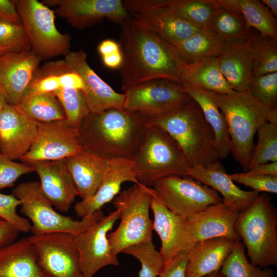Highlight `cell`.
Masks as SVG:
<instances>
[{
    "instance_id": "9a60e30c",
    "label": "cell",
    "mask_w": 277,
    "mask_h": 277,
    "mask_svg": "<svg viewBox=\"0 0 277 277\" xmlns=\"http://www.w3.org/2000/svg\"><path fill=\"white\" fill-rule=\"evenodd\" d=\"M82 149L78 131L66 120L38 123L32 145L19 160L31 165L39 162L66 159Z\"/></svg>"
},
{
    "instance_id": "ac0fdd59",
    "label": "cell",
    "mask_w": 277,
    "mask_h": 277,
    "mask_svg": "<svg viewBox=\"0 0 277 277\" xmlns=\"http://www.w3.org/2000/svg\"><path fill=\"white\" fill-rule=\"evenodd\" d=\"M64 60L83 80L85 86L83 92L90 113L110 108L124 109L125 94L115 91L98 76L88 63L84 50L70 51Z\"/></svg>"
},
{
    "instance_id": "3957f363",
    "label": "cell",
    "mask_w": 277,
    "mask_h": 277,
    "mask_svg": "<svg viewBox=\"0 0 277 277\" xmlns=\"http://www.w3.org/2000/svg\"><path fill=\"white\" fill-rule=\"evenodd\" d=\"M166 131L184 153L189 167L219 161L215 135L199 105L192 99L160 119L149 121Z\"/></svg>"
},
{
    "instance_id": "4316f807",
    "label": "cell",
    "mask_w": 277,
    "mask_h": 277,
    "mask_svg": "<svg viewBox=\"0 0 277 277\" xmlns=\"http://www.w3.org/2000/svg\"><path fill=\"white\" fill-rule=\"evenodd\" d=\"M0 277H47L29 236L0 248Z\"/></svg>"
},
{
    "instance_id": "8fae6325",
    "label": "cell",
    "mask_w": 277,
    "mask_h": 277,
    "mask_svg": "<svg viewBox=\"0 0 277 277\" xmlns=\"http://www.w3.org/2000/svg\"><path fill=\"white\" fill-rule=\"evenodd\" d=\"M152 188L171 212L186 219L223 202L214 189L190 176H168L156 181Z\"/></svg>"
},
{
    "instance_id": "11a10c76",
    "label": "cell",
    "mask_w": 277,
    "mask_h": 277,
    "mask_svg": "<svg viewBox=\"0 0 277 277\" xmlns=\"http://www.w3.org/2000/svg\"><path fill=\"white\" fill-rule=\"evenodd\" d=\"M268 122L277 126V109L268 110Z\"/></svg>"
},
{
    "instance_id": "4dcf8cb0",
    "label": "cell",
    "mask_w": 277,
    "mask_h": 277,
    "mask_svg": "<svg viewBox=\"0 0 277 277\" xmlns=\"http://www.w3.org/2000/svg\"><path fill=\"white\" fill-rule=\"evenodd\" d=\"M182 83L197 86L219 94H229L235 91L221 72L217 57H207L187 63Z\"/></svg>"
},
{
    "instance_id": "6f0895ef",
    "label": "cell",
    "mask_w": 277,
    "mask_h": 277,
    "mask_svg": "<svg viewBox=\"0 0 277 277\" xmlns=\"http://www.w3.org/2000/svg\"><path fill=\"white\" fill-rule=\"evenodd\" d=\"M203 277H223L220 271L210 273Z\"/></svg>"
},
{
    "instance_id": "44dd1931",
    "label": "cell",
    "mask_w": 277,
    "mask_h": 277,
    "mask_svg": "<svg viewBox=\"0 0 277 277\" xmlns=\"http://www.w3.org/2000/svg\"><path fill=\"white\" fill-rule=\"evenodd\" d=\"M31 166L39 179L46 197L60 211H68L78 194L66 159L39 162Z\"/></svg>"
},
{
    "instance_id": "ab89813d",
    "label": "cell",
    "mask_w": 277,
    "mask_h": 277,
    "mask_svg": "<svg viewBox=\"0 0 277 277\" xmlns=\"http://www.w3.org/2000/svg\"><path fill=\"white\" fill-rule=\"evenodd\" d=\"M53 93L63 109L66 122L78 131L83 120L90 113L83 91L63 88Z\"/></svg>"
},
{
    "instance_id": "2e32d148",
    "label": "cell",
    "mask_w": 277,
    "mask_h": 277,
    "mask_svg": "<svg viewBox=\"0 0 277 277\" xmlns=\"http://www.w3.org/2000/svg\"><path fill=\"white\" fill-rule=\"evenodd\" d=\"M150 209L154 216L153 230L160 238V252L166 264L180 253L188 252L195 242L187 219L171 212L154 189Z\"/></svg>"
},
{
    "instance_id": "603a6c76",
    "label": "cell",
    "mask_w": 277,
    "mask_h": 277,
    "mask_svg": "<svg viewBox=\"0 0 277 277\" xmlns=\"http://www.w3.org/2000/svg\"><path fill=\"white\" fill-rule=\"evenodd\" d=\"M187 176L214 189L223 196V203L239 212L249 207L260 194L238 187L219 161L206 166L189 167Z\"/></svg>"
},
{
    "instance_id": "ba28073f",
    "label": "cell",
    "mask_w": 277,
    "mask_h": 277,
    "mask_svg": "<svg viewBox=\"0 0 277 277\" xmlns=\"http://www.w3.org/2000/svg\"><path fill=\"white\" fill-rule=\"evenodd\" d=\"M12 194L20 201V211L29 221L32 235L65 232L77 235L104 216L102 210L80 221L62 215L53 208L38 181L21 183L13 188Z\"/></svg>"
},
{
    "instance_id": "30bf717a",
    "label": "cell",
    "mask_w": 277,
    "mask_h": 277,
    "mask_svg": "<svg viewBox=\"0 0 277 277\" xmlns=\"http://www.w3.org/2000/svg\"><path fill=\"white\" fill-rule=\"evenodd\" d=\"M124 93V109L138 112L150 121L170 114L192 99L182 83L167 78H155L137 84Z\"/></svg>"
},
{
    "instance_id": "6da1fadb",
    "label": "cell",
    "mask_w": 277,
    "mask_h": 277,
    "mask_svg": "<svg viewBox=\"0 0 277 277\" xmlns=\"http://www.w3.org/2000/svg\"><path fill=\"white\" fill-rule=\"evenodd\" d=\"M120 25L118 44L123 62L120 70L123 92L137 84L155 78L182 83L187 63L171 44L130 17Z\"/></svg>"
},
{
    "instance_id": "ffe728a7",
    "label": "cell",
    "mask_w": 277,
    "mask_h": 277,
    "mask_svg": "<svg viewBox=\"0 0 277 277\" xmlns=\"http://www.w3.org/2000/svg\"><path fill=\"white\" fill-rule=\"evenodd\" d=\"M37 125L16 106L7 104L0 114V152L12 160H19L31 146Z\"/></svg>"
},
{
    "instance_id": "5b68a950",
    "label": "cell",
    "mask_w": 277,
    "mask_h": 277,
    "mask_svg": "<svg viewBox=\"0 0 277 277\" xmlns=\"http://www.w3.org/2000/svg\"><path fill=\"white\" fill-rule=\"evenodd\" d=\"M276 226L277 210L266 193L239 212L234 229L253 265L263 268L277 265Z\"/></svg>"
},
{
    "instance_id": "cb8c5ba5",
    "label": "cell",
    "mask_w": 277,
    "mask_h": 277,
    "mask_svg": "<svg viewBox=\"0 0 277 277\" xmlns=\"http://www.w3.org/2000/svg\"><path fill=\"white\" fill-rule=\"evenodd\" d=\"M239 213L222 202L208 206L188 217L187 221L195 243L220 237L240 240L234 229Z\"/></svg>"
},
{
    "instance_id": "680465c9",
    "label": "cell",
    "mask_w": 277,
    "mask_h": 277,
    "mask_svg": "<svg viewBox=\"0 0 277 277\" xmlns=\"http://www.w3.org/2000/svg\"><path fill=\"white\" fill-rule=\"evenodd\" d=\"M4 53L5 52L0 51V55H2V54Z\"/></svg>"
},
{
    "instance_id": "d4e9b609",
    "label": "cell",
    "mask_w": 277,
    "mask_h": 277,
    "mask_svg": "<svg viewBox=\"0 0 277 277\" xmlns=\"http://www.w3.org/2000/svg\"><path fill=\"white\" fill-rule=\"evenodd\" d=\"M254 38L224 43L217 57L221 72L235 91H248L252 77Z\"/></svg>"
},
{
    "instance_id": "bcb514c9",
    "label": "cell",
    "mask_w": 277,
    "mask_h": 277,
    "mask_svg": "<svg viewBox=\"0 0 277 277\" xmlns=\"http://www.w3.org/2000/svg\"><path fill=\"white\" fill-rule=\"evenodd\" d=\"M229 176L234 182L249 187L259 193H277V175L250 174L244 172Z\"/></svg>"
},
{
    "instance_id": "7bdbcfd3",
    "label": "cell",
    "mask_w": 277,
    "mask_h": 277,
    "mask_svg": "<svg viewBox=\"0 0 277 277\" xmlns=\"http://www.w3.org/2000/svg\"><path fill=\"white\" fill-rule=\"evenodd\" d=\"M31 45L22 24L0 19V51L4 52L31 50Z\"/></svg>"
},
{
    "instance_id": "4fadbf2b",
    "label": "cell",
    "mask_w": 277,
    "mask_h": 277,
    "mask_svg": "<svg viewBox=\"0 0 277 277\" xmlns=\"http://www.w3.org/2000/svg\"><path fill=\"white\" fill-rule=\"evenodd\" d=\"M73 234L54 232L29 237L47 277H85Z\"/></svg>"
},
{
    "instance_id": "52a82bcc",
    "label": "cell",
    "mask_w": 277,
    "mask_h": 277,
    "mask_svg": "<svg viewBox=\"0 0 277 277\" xmlns=\"http://www.w3.org/2000/svg\"><path fill=\"white\" fill-rule=\"evenodd\" d=\"M153 189L135 184L119 193L112 203L120 212L117 228L108 234L112 253L117 255L126 248L144 241L152 239L153 221L149 210Z\"/></svg>"
},
{
    "instance_id": "b9f144b4",
    "label": "cell",
    "mask_w": 277,
    "mask_h": 277,
    "mask_svg": "<svg viewBox=\"0 0 277 277\" xmlns=\"http://www.w3.org/2000/svg\"><path fill=\"white\" fill-rule=\"evenodd\" d=\"M248 91L267 110L277 109V72L252 76Z\"/></svg>"
},
{
    "instance_id": "e0dca14e",
    "label": "cell",
    "mask_w": 277,
    "mask_h": 277,
    "mask_svg": "<svg viewBox=\"0 0 277 277\" xmlns=\"http://www.w3.org/2000/svg\"><path fill=\"white\" fill-rule=\"evenodd\" d=\"M47 6H56V14L72 26L83 29L104 18L121 24L130 17L121 0H46Z\"/></svg>"
},
{
    "instance_id": "e575fe53",
    "label": "cell",
    "mask_w": 277,
    "mask_h": 277,
    "mask_svg": "<svg viewBox=\"0 0 277 277\" xmlns=\"http://www.w3.org/2000/svg\"><path fill=\"white\" fill-rule=\"evenodd\" d=\"M16 107L28 118L38 123L66 120L63 109L53 93L24 97Z\"/></svg>"
},
{
    "instance_id": "f907efd6",
    "label": "cell",
    "mask_w": 277,
    "mask_h": 277,
    "mask_svg": "<svg viewBox=\"0 0 277 277\" xmlns=\"http://www.w3.org/2000/svg\"><path fill=\"white\" fill-rule=\"evenodd\" d=\"M245 172L250 174L277 175V162L259 164Z\"/></svg>"
},
{
    "instance_id": "ee69618b",
    "label": "cell",
    "mask_w": 277,
    "mask_h": 277,
    "mask_svg": "<svg viewBox=\"0 0 277 277\" xmlns=\"http://www.w3.org/2000/svg\"><path fill=\"white\" fill-rule=\"evenodd\" d=\"M21 202L14 195L0 193V218L9 223L19 232L30 231L31 224L25 217L20 216L16 209Z\"/></svg>"
},
{
    "instance_id": "7a4b0ae2",
    "label": "cell",
    "mask_w": 277,
    "mask_h": 277,
    "mask_svg": "<svg viewBox=\"0 0 277 277\" xmlns=\"http://www.w3.org/2000/svg\"><path fill=\"white\" fill-rule=\"evenodd\" d=\"M142 114L110 108L89 113L78 130L82 149L107 160L132 159L149 126Z\"/></svg>"
},
{
    "instance_id": "7dc6e473",
    "label": "cell",
    "mask_w": 277,
    "mask_h": 277,
    "mask_svg": "<svg viewBox=\"0 0 277 277\" xmlns=\"http://www.w3.org/2000/svg\"><path fill=\"white\" fill-rule=\"evenodd\" d=\"M188 252L180 253L169 263L165 264L159 277H186L188 263Z\"/></svg>"
},
{
    "instance_id": "60d3db41",
    "label": "cell",
    "mask_w": 277,
    "mask_h": 277,
    "mask_svg": "<svg viewBox=\"0 0 277 277\" xmlns=\"http://www.w3.org/2000/svg\"><path fill=\"white\" fill-rule=\"evenodd\" d=\"M257 133L258 141L249 169L259 164L277 162V126L267 122L259 128Z\"/></svg>"
},
{
    "instance_id": "74e56055",
    "label": "cell",
    "mask_w": 277,
    "mask_h": 277,
    "mask_svg": "<svg viewBox=\"0 0 277 277\" xmlns=\"http://www.w3.org/2000/svg\"><path fill=\"white\" fill-rule=\"evenodd\" d=\"M277 72V39L256 36L253 41L252 76Z\"/></svg>"
},
{
    "instance_id": "f35d334b",
    "label": "cell",
    "mask_w": 277,
    "mask_h": 277,
    "mask_svg": "<svg viewBox=\"0 0 277 277\" xmlns=\"http://www.w3.org/2000/svg\"><path fill=\"white\" fill-rule=\"evenodd\" d=\"M137 259L141 265L138 275L135 277H157L159 276L165 265L160 251L149 239L131 246L123 251Z\"/></svg>"
},
{
    "instance_id": "484cf974",
    "label": "cell",
    "mask_w": 277,
    "mask_h": 277,
    "mask_svg": "<svg viewBox=\"0 0 277 277\" xmlns=\"http://www.w3.org/2000/svg\"><path fill=\"white\" fill-rule=\"evenodd\" d=\"M109 160L82 149L66 159L67 168L82 200L91 197L98 189Z\"/></svg>"
},
{
    "instance_id": "5bb4252c",
    "label": "cell",
    "mask_w": 277,
    "mask_h": 277,
    "mask_svg": "<svg viewBox=\"0 0 277 277\" xmlns=\"http://www.w3.org/2000/svg\"><path fill=\"white\" fill-rule=\"evenodd\" d=\"M120 218V212L115 209L75 236L85 277H93L105 267L119 265L117 256L112 252L108 234Z\"/></svg>"
},
{
    "instance_id": "9f6ffc18",
    "label": "cell",
    "mask_w": 277,
    "mask_h": 277,
    "mask_svg": "<svg viewBox=\"0 0 277 277\" xmlns=\"http://www.w3.org/2000/svg\"><path fill=\"white\" fill-rule=\"evenodd\" d=\"M7 104L5 95L0 89V114Z\"/></svg>"
},
{
    "instance_id": "d6986e66",
    "label": "cell",
    "mask_w": 277,
    "mask_h": 277,
    "mask_svg": "<svg viewBox=\"0 0 277 277\" xmlns=\"http://www.w3.org/2000/svg\"><path fill=\"white\" fill-rule=\"evenodd\" d=\"M41 61L32 50L0 55V89L8 104L16 106L19 103Z\"/></svg>"
},
{
    "instance_id": "d590c367",
    "label": "cell",
    "mask_w": 277,
    "mask_h": 277,
    "mask_svg": "<svg viewBox=\"0 0 277 277\" xmlns=\"http://www.w3.org/2000/svg\"><path fill=\"white\" fill-rule=\"evenodd\" d=\"M223 277H275L271 268H261L247 259L240 240L235 241L233 249L222 266Z\"/></svg>"
},
{
    "instance_id": "9c48e42d",
    "label": "cell",
    "mask_w": 277,
    "mask_h": 277,
    "mask_svg": "<svg viewBox=\"0 0 277 277\" xmlns=\"http://www.w3.org/2000/svg\"><path fill=\"white\" fill-rule=\"evenodd\" d=\"M21 17L32 51L41 59L46 60L70 52L71 39L55 24L54 12L36 0L12 1Z\"/></svg>"
},
{
    "instance_id": "816d5d0a",
    "label": "cell",
    "mask_w": 277,
    "mask_h": 277,
    "mask_svg": "<svg viewBox=\"0 0 277 277\" xmlns=\"http://www.w3.org/2000/svg\"><path fill=\"white\" fill-rule=\"evenodd\" d=\"M98 51L102 56L111 54L121 51L118 43L112 39L103 41L98 46Z\"/></svg>"
},
{
    "instance_id": "836d02e7",
    "label": "cell",
    "mask_w": 277,
    "mask_h": 277,
    "mask_svg": "<svg viewBox=\"0 0 277 277\" xmlns=\"http://www.w3.org/2000/svg\"><path fill=\"white\" fill-rule=\"evenodd\" d=\"M224 43L208 29H203L189 38L173 45L186 63L207 57H218Z\"/></svg>"
},
{
    "instance_id": "f1b7e54d",
    "label": "cell",
    "mask_w": 277,
    "mask_h": 277,
    "mask_svg": "<svg viewBox=\"0 0 277 277\" xmlns=\"http://www.w3.org/2000/svg\"><path fill=\"white\" fill-rule=\"evenodd\" d=\"M63 88L83 91L85 86L80 75L65 60L50 62L37 69L22 99L33 95L53 93Z\"/></svg>"
},
{
    "instance_id": "1f68e13d",
    "label": "cell",
    "mask_w": 277,
    "mask_h": 277,
    "mask_svg": "<svg viewBox=\"0 0 277 277\" xmlns=\"http://www.w3.org/2000/svg\"><path fill=\"white\" fill-rule=\"evenodd\" d=\"M216 5L208 29L223 43L253 39L251 27L242 15L215 0Z\"/></svg>"
},
{
    "instance_id": "f546056e",
    "label": "cell",
    "mask_w": 277,
    "mask_h": 277,
    "mask_svg": "<svg viewBox=\"0 0 277 277\" xmlns=\"http://www.w3.org/2000/svg\"><path fill=\"white\" fill-rule=\"evenodd\" d=\"M182 85L190 97L199 105L214 132L219 159H225L230 152V140L226 121L216 102V93L195 85Z\"/></svg>"
},
{
    "instance_id": "7c38bea8",
    "label": "cell",
    "mask_w": 277,
    "mask_h": 277,
    "mask_svg": "<svg viewBox=\"0 0 277 277\" xmlns=\"http://www.w3.org/2000/svg\"><path fill=\"white\" fill-rule=\"evenodd\" d=\"M130 17L172 45L201 29L185 20L167 5V0L123 1Z\"/></svg>"
},
{
    "instance_id": "8992f818",
    "label": "cell",
    "mask_w": 277,
    "mask_h": 277,
    "mask_svg": "<svg viewBox=\"0 0 277 277\" xmlns=\"http://www.w3.org/2000/svg\"><path fill=\"white\" fill-rule=\"evenodd\" d=\"M132 160L137 181L147 187L168 176H188L189 166L179 145L163 129L149 123Z\"/></svg>"
},
{
    "instance_id": "277c9868",
    "label": "cell",
    "mask_w": 277,
    "mask_h": 277,
    "mask_svg": "<svg viewBox=\"0 0 277 277\" xmlns=\"http://www.w3.org/2000/svg\"><path fill=\"white\" fill-rule=\"evenodd\" d=\"M217 105L226 121L230 140V152L244 172L249 169L254 148V136L268 122V110L248 91L232 94L216 93Z\"/></svg>"
},
{
    "instance_id": "8d00e7d4",
    "label": "cell",
    "mask_w": 277,
    "mask_h": 277,
    "mask_svg": "<svg viewBox=\"0 0 277 277\" xmlns=\"http://www.w3.org/2000/svg\"><path fill=\"white\" fill-rule=\"evenodd\" d=\"M167 5L177 15L200 29H208L215 0H167Z\"/></svg>"
},
{
    "instance_id": "83f0119b",
    "label": "cell",
    "mask_w": 277,
    "mask_h": 277,
    "mask_svg": "<svg viewBox=\"0 0 277 277\" xmlns=\"http://www.w3.org/2000/svg\"><path fill=\"white\" fill-rule=\"evenodd\" d=\"M235 241L220 237L196 242L188 252L186 276L203 277L220 271Z\"/></svg>"
},
{
    "instance_id": "681fc988",
    "label": "cell",
    "mask_w": 277,
    "mask_h": 277,
    "mask_svg": "<svg viewBox=\"0 0 277 277\" xmlns=\"http://www.w3.org/2000/svg\"><path fill=\"white\" fill-rule=\"evenodd\" d=\"M19 233L9 223L0 218V248L15 241Z\"/></svg>"
},
{
    "instance_id": "f5cc1de1",
    "label": "cell",
    "mask_w": 277,
    "mask_h": 277,
    "mask_svg": "<svg viewBox=\"0 0 277 277\" xmlns=\"http://www.w3.org/2000/svg\"><path fill=\"white\" fill-rule=\"evenodd\" d=\"M104 65L111 68H120L123 62L121 50L111 54L102 56Z\"/></svg>"
},
{
    "instance_id": "f6af8a7d",
    "label": "cell",
    "mask_w": 277,
    "mask_h": 277,
    "mask_svg": "<svg viewBox=\"0 0 277 277\" xmlns=\"http://www.w3.org/2000/svg\"><path fill=\"white\" fill-rule=\"evenodd\" d=\"M33 171L31 165L14 162L0 152V191L13 187L21 176Z\"/></svg>"
},
{
    "instance_id": "db71d44e",
    "label": "cell",
    "mask_w": 277,
    "mask_h": 277,
    "mask_svg": "<svg viewBox=\"0 0 277 277\" xmlns=\"http://www.w3.org/2000/svg\"><path fill=\"white\" fill-rule=\"evenodd\" d=\"M262 3L268 8L271 13L276 18L277 16V1L262 0Z\"/></svg>"
},
{
    "instance_id": "d6a6232c",
    "label": "cell",
    "mask_w": 277,
    "mask_h": 277,
    "mask_svg": "<svg viewBox=\"0 0 277 277\" xmlns=\"http://www.w3.org/2000/svg\"><path fill=\"white\" fill-rule=\"evenodd\" d=\"M240 13L246 23L259 31L261 37L277 39V19L259 0H220Z\"/></svg>"
},
{
    "instance_id": "91938a15",
    "label": "cell",
    "mask_w": 277,
    "mask_h": 277,
    "mask_svg": "<svg viewBox=\"0 0 277 277\" xmlns=\"http://www.w3.org/2000/svg\"><path fill=\"white\" fill-rule=\"evenodd\" d=\"M186 277H194V276H190V275H187V276H186Z\"/></svg>"
},
{
    "instance_id": "c3c4849f",
    "label": "cell",
    "mask_w": 277,
    "mask_h": 277,
    "mask_svg": "<svg viewBox=\"0 0 277 277\" xmlns=\"http://www.w3.org/2000/svg\"><path fill=\"white\" fill-rule=\"evenodd\" d=\"M0 19L22 24L21 17L12 1L0 0Z\"/></svg>"
},
{
    "instance_id": "7402d4cb",
    "label": "cell",
    "mask_w": 277,
    "mask_h": 277,
    "mask_svg": "<svg viewBox=\"0 0 277 277\" xmlns=\"http://www.w3.org/2000/svg\"><path fill=\"white\" fill-rule=\"evenodd\" d=\"M125 182L138 183L133 160L128 158L109 160L108 167L103 180L95 193L90 199L81 200L74 206L76 214L81 219L94 212L109 203L120 193L122 184Z\"/></svg>"
}]
</instances>
